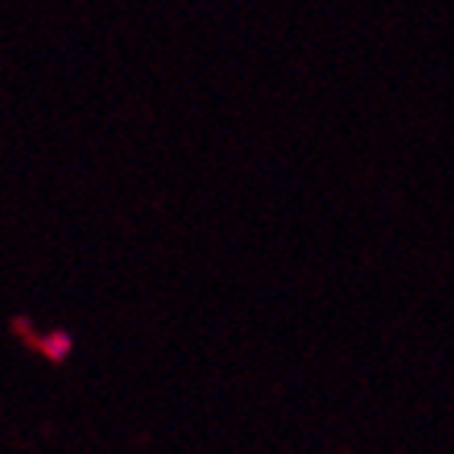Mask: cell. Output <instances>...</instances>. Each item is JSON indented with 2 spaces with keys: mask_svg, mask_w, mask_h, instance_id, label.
Returning <instances> with one entry per match:
<instances>
[{
  "mask_svg": "<svg viewBox=\"0 0 454 454\" xmlns=\"http://www.w3.org/2000/svg\"><path fill=\"white\" fill-rule=\"evenodd\" d=\"M35 347H38V353L45 359H51V363H64V359H70V353H74V337H70V331L54 327V331H45L38 337Z\"/></svg>",
  "mask_w": 454,
  "mask_h": 454,
  "instance_id": "cell-1",
  "label": "cell"
}]
</instances>
